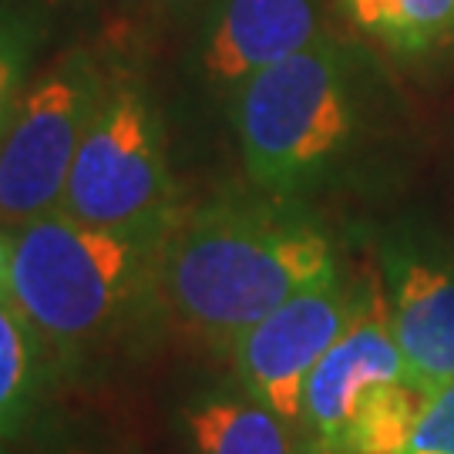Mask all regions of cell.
Returning a JSON list of instances; mask_svg holds the SVG:
<instances>
[{
    "label": "cell",
    "instance_id": "obj_9",
    "mask_svg": "<svg viewBox=\"0 0 454 454\" xmlns=\"http://www.w3.org/2000/svg\"><path fill=\"white\" fill-rule=\"evenodd\" d=\"M384 279L390 337L411 380L427 397H438L454 384V266L387 256Z\"/></svg>",
    "mask_w": 454,
    "mask_h": 454
},
{
    "label": "cell",
    "instance_id": "obj_1",
    "mask_svg": "<svg viewBox=\"0 0 454 454\" xmlns=\"http://www.w3.org/2000/svg\"><path fill=\"white\" fill-rule=\"evenodd\" d=\"M337 273L330 239L286 206L215 199L168 229L155 286L185 330L232 350L290 296Z\"/></svg>",
    "mask_w": 454,
    "mask_h": 454
},
{
    "label": "cell",
    "instance_id": "obj_7",
    "mask_svg": "<svg viewBox=\"0 0 454 454\" xmlns=\"http://www.w3.org/2000/svg\"><path fill=\"white\" fill-rule=\"evenodd\" d=\"M360 300L364 293H354L337 273L290 296L283 307L249 326L232 343V364L246 394L276 411L283 421L300 424L307 377L357 317Z\"/></svg>",
    "mask_w": 454,
    "mask_h": 454
},
{
    "label": "cell",
    "instance_id": "obj_13",
    "mask_svg": "<svg viewBox=\"0 0 454 454\" xmlns=\"http://www.w3.org/2000/svg\"><path fill=\"white\" fill-rule=\"evenodd\" d=\"M37 37H41V27L24 11L0 7V131L14 112L20 88L27 84V67H31Z\"/></svg>",
    "mask_w": 454,
    "mask_h": 454
},
{
    "label": "cell",
    "instance_id": "obj_10",
    "mask_svg": "<svg viewBox=\"0 0 454 454\" xmlns=\"http://www.w3.org/2000/svg\"><path fill=\"white\" fill-rule=\"evenodd\" d=\"M276 411L243 397H209L189 411V438L195 454H309L303 434Z\"/></svg>",
    "mask_w": 454,
    "mask_h": 454
},
{
    "label": "cell",
    "instance_id": "obj_17",
    "mask_svg": "<svg viewBox=\"0 0 454 454\" xmlns=\"http://www.w3.org/2000/svg\"><path fill=\"white\" fill-rule=\"evenodd\" d=\"M142 4L155 14H185V11H192L206 0H142Z\"/></svg>",
    "mask_w": 454,
    "mask_h": 454
},
{
    "label": "cell",
    "instance_id": "obj_5",
    "mask_svg": "<svg viewBox=\"0 0 454 454\" xmlns=\"http://www.w3.org/2000/svg\"><path fill=\"white\" fill-rule=\"evenodd\" d=\"M61 209L88 226L148 243H165L176 226L162 118L138 82H108L71 165Z\"/></svg>",
    "mask_w": 454,
    "mask_h": 454
},
{
    "label": "cell",
    "instance_id": "obj_6",
    "mask_svg": "<svg viewBox=\"0 0 454 454\" xmlns=\"http://www.w3.org/2000/svg\"><path fill=\"white\" fill-rule=\"evenodd\" d=\"M105 74L82 48L65 51L20 88L0 131V226L20 229L58 212Z\"/></svg>",
    "mask_w": 454,
    "mask_h": 454
},
{
    "label": "cell",
    "instance_id": "obj_14",
    "mask_svg": "<svg viewBox=\"0 0 454 454\" xmlns=\"http://www.w3.org/2000/svg\"><path fill=\"white\" fill-rule=\"evenodd\" d=\"M397 454H454V384L431 397Z\"/></svg>",
    "mask_w": 454,
    "mask_h": 454
},
{
    "label": "cell",
    "instance_id": "obj_12",
    "mask_svg": "<svg viewBox=\"0 0 454 454\" xmlns=\"http://www.w3.org/2000/svg\"><path fill=\"white\" fill-rule=\"evenodd\" d=\"M41 347L44 340L14 300H0V438L17 434L31 418L41 390Z\"/></svg>",
    "mask_w": 454,
    "mask_h": 454
},
{
    "label": "cell",
    "instance_id": "obj_15",
    "mask_svg": "<svg viewBox=\"0 0 454 454\" xmlns=\"http://www.w3.org/2000/svg\"><path fill=\"white\" fill-rule=\"evenodd\" d=\"M95 4L98 0H27L24 14L41 27V17H71V14H78V11L95 7Z\"/></svg>",
    "mask_w": 454,
    "mask_h": 454
},
{
    "label": "cell",
    "instance_id": "obj_16",
    "mask_svg": "<svg viewBox=\"0 0 454 454\" xmlns=\"http://www.w3.org/2000/svg\"><path fill=\"white\" fill-rule=\"evenodd\" d=\"M11 296V236L0 232V300Z\"/></svg>",
    "mask_w": 454,
    "mask_h": 454
},
{
    "label": "cell",
    "instance_id": "obj_8",
    "mask_svg": "<svg viewBox=\"0 0 454 454\" xmlns=\"http://www.w3.org/2000/svg\"><path fill=\"white\" fill-rule=\"evenodd\" d=\"M320 37V0H212L195 67L215 91H236L256 71Z\"/></svg>",
    "mask_w": 454,
    "mask_h": 454
},
{
    "label": "cell",
    "instance_id": "obj_3",
    "mask_svg": "<svg viewBox=\"0 0 454 454\" xmlns=\"http://www.w3.org/2000/svg\"><path fill=\"white\" fill-rule=\"evenodd\" d=\"M232 125L256 189L276 202L303 192L340 159L357 125L347 51L317 37L256 71L232 91Z\"/></svg>",
    "mask_w": 454,
    "mask_h": 454
},
{
    "label": "cell",
    "instance_id": "obj_11",
    "mask_svg": "<svg viewBox=\"0 0 454 454\" xmlns=\"http://www.w3.org/2000/svg\"><path fill=\"white\" fill-rule=\"evenodd\" d=\"M364 34L397 54H424L454 34V0H340Z\"/></svg>",
    "mask_w": 454,
    "mask_h": 454
},
{
    "label": "cell",
    "instance_id": "obj_4",
    "mask_svg": "<svg viewBox=\"0 0 454 454\" xmlns=\"http://www.w3.org/2000/svg\"><path fill=\"white\" fill-rule=\"evenodd\" d=\"M427 404L390 337L384 293L371 290L307 377L300 431L309 454H397Z\"/></svg>",
    "mask_w": 454,
    "mask_h": 454
},
{
    "label": "cell",
    "instance_id": "obj_2",
    "mask_svg": "<svg viewBox=\"0 0 454 454\" xmlns=\"http://www.w3.org/2000/svg\"><path fill=\"white\" fill-rule=\"evenodd\" d=\"M162 243L48 212L11 236V300L58 354H78L129 317L155 283Z\"/></svg>",
    "mask_w": 454,
    "mask_h": 454
}]
</instances>
